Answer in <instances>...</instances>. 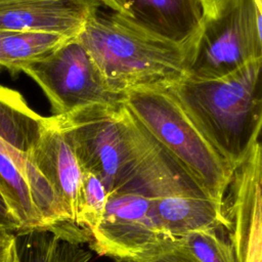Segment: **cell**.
<instances>
[{
    "label": "cell",
    "mask_w": 262,
    "mask_h": 262,
    "mask_svg": "<svg viewBox=\"0 0 262 262\" xmlns=\"http://www.w3.org/2000/svg\"><path fill=\"white\" fill-rule=\"evenodd\" d=\"M0 194L20 223V230L46 227L35 206L27 179L14 163L2 152H0Z\"/></svg>",
    "instance_id": "cell-17"
},
{
    "label": "cell",
    "mask_w": 262,
    "mask_h": 262,
    "mask_svg": "<svg viewBox=\"0 0 262 262\" xmlns=\"http://www.w3.org/2000/svg\"><path fill=\"white\" fill-rule=\"evenodd\" d=\"M0 226L12 229L14 231H19L21 229L20 223L13 216L2 195L0 194Z\"/></svg>",
    "instance_id": "cell-20"
},
{
    "label": "cell",
    "mask_w": 262,
    "mask_h": 262,
    "mask_svg": "<svg viewBox=\"0 0 262 262\" xmlns=\"http://www.w3.org/2000/svg\"><path fill=\"white\" fill-rule=\"evenodd\" d=\"M170 250L184 262H237L228 230L203 227L176 237Z\"/></svg>",
    "instance_id": "cell-16"
},
{
    "label": "cell",
    "mask_w": 262,
    "mask_h": 262,
    "mask_svg": "<svg viewBox=\"0 0 262 262\" xmlns=\"http://www.w3.org/2000/svg\"><path fill=\"white\" fill-rule=\"evenodd\" d=\"M136 175L151 199L161 225L172 237L203 227L229 229L224 204L210 199L157 140Z\"/></svg>",
    "instance_id": "cell-5"
},
{
    "label": "cell",
    "mask_w": 262,
    "mask_h": 262,
    "mask_svg": "<svg viewBox=\"0 0 262 262\" xmlns=\"http://www.w3.org/2000/svg\"><path fill=\"white\" fill-rule=\"evenodd\" d=\"M221 152L239 166L262 121V57L217 78L184 76L166 85Z\"/></svg>",
    "instance_id": "cell-3"
},
{
    "label": "cell",
    "mask_w": 262,
    "mask_h": 262,
    "mask_svg": "<svg viewBox=\"0 0 262 262\" xmlns=\"http://www.w3.org/2000/svg\"><path fill=\"white\" fill-rule=\"evenodd\" d=\"M70 37L42 31H0V71L11 74L24 71L31 63L41 60Z\"/></svg>",
    "instance_id": "cell-15"
},
{
    "label": "cell",
    "mask_w": 262,
    "mask_h": 262,
    "mask_svg": "<svg viewBox=\"0 0 262 262\" xmlns=\"http://www.w3.org/2000/svg\"><path fill=\"white\" fill-rule=\"evenodd\" d=\"M111 1H112V9H113V10H114V9H115V5H114V1H113V0H111Z\"/></svg>",
    "instance_id": "cell-26"
},
{
    "label": "cell",
    "mask_w": 262,
    "mask_h": 262,
    "mask_svg": "<svg viewBox=\"0 0 262 262\" xmlns=\"http://www.w3.org/2000/svg\"><path fill=\"white\" fill-rule=\"evenodd\" d=\"M16 232L0 226V262H18Z\"/></svg>",
    "instance_id": "cell-19"
},
{
    "label": "cell",
    "mask_w": 262,
    "mask_h": 262,
    "mask_svg": "<svg viewBox=\"0 0 262 262\" xmlns=\"http://www.w3.org/2000/svg\"><path fill=\"white\" fill-rule=\"evenodd\" d=\"M104 5H106L107 7H110L112 9V1L111 0H100Z\"/></svg>",
    "instance_id": "cell-25"
},
{
    "label": "cell",
    "mask_w": 262,
    "mask_h": 262,
    "mask_svg": "<svg viewBox=\"0 0 262 262\" xmlns=\"http://www.w3.org/2000/svg\"><path fill=\"white\" fill-rule=\"evenodd\" d=\"M43 90L52 116H63L94 104H118L124 96L106 84L90 53L79 40H67L47 57L24 71Z\"/></svg>",
    "instance_id": "cell-8"
},
{
    "label": "cell",
    "mask_w": 262,
    "mask_h": 262,
    "mask_svg": "<svg viewBox=\"0 0 262 262\" xmlns=\"http://www.w3.org/2000/svg\"><path fill=\"white\" fill-rule=\"evenodd\" d=\"M116 11L149 31L177 43L190 41L199 32L203 8L199 0H113Z\"/></svg>",
    "instance_id": "cell-13"
},
{
    "label": "cell",
    "mask_w": 262,
    "mask_h": 262,
    "mask_svg": "<svg viewBox=\"0 0 262 262\" xmlns=\"http://www.w3.org/2000/svg\"><path fill=\"white\" fill-rule=\"evenodd\" d=\"M174 239L161 225L151 199L135 174L110 193L88 245L100 256L140 261L167 250Z\"/></svg>",
    "instance_id": "cell-6"
},
{
    "label": "cell",
    "mask_w": 262,
    "mask_h": 262,
    "mask_svg": "<svg viewBox=\"0 0 262 262\" xmlns=\"http://www.w3.org/2000/svg\"><path fill=\"white\" fill-rule=\"evenodd\" d=\"M124 103L204 192L224 204L238 166L221 152L179 98L166 85H149L126 92Z\"/></svg>",
    "instance_id": "cell-2"
},
{
    "label": "cell",
    "mask_w": 262,
    "mask_h": 262,
    "mask_svg": "<svg viewBox=\"0 0 262 262\" xmlns=\"http://www.w3.org/2000/svg\"><path fill=\"white\" fill-rule=\"evenodd\" d=\"M53 118L70 138L83 170L96 173L110 193L135 176L156 143L124 101Z\"/></svg>",
    "instance_id": "cell-4"
},
{
    "label": "cell",
    "mask_w": 262,
    "mask_h": 262,
    "mask_svg": "<svg viewBox=\"0 0 262 262\" xmlns=\"http://www.w3.org/2000/svg\"><path fill=\"white\" fill-rule=\"evenodd\" d=\"M254 139L258 144L259 151H260V161H261V169H262V121L259 124L255 134H254Z\"/></svg>",
    "instance_id": "cell-23"
},
{
    "label": "cell",
    "mask_w": 262,
    "mask_h": 262,
    "mask_svg": "<svg viewBox=\"0 0 262 262\" xmlns=\"http://www.w3.org/2000/svg\"><path fill=\"white\" fill-rule=\"evenodd\" d=\"M110 192L102 179L94 172L84 171L78 200L76 224L89 235L100 222Z\"/></svg>",
    "instance_id": "cell-18"
},
{
    "label": "cell",
    "mask_w": 262,
    "mask_h": 262,
    "mask_svg": "<svg viewBox=\"0 0 262 262\" xmlns=\"http://www.w3.org/2000/svg\"><path fill=\"white\" fill-rule=\"evenodd\" d=\"M195 36L186 43H177L119 11L97 9L78 38L108 87L125 95L137 87L167 85L186 76Z\"/></svg>",
    "instance_id": "cell-1"
},
{
    "label": "cell",
    "mask_w": 262,
    "mask_h": 262,
    "mask_svg": "<svg viewBox=\"0 0 262 262\" xmlns=\"http://www.w3.org/2000/svg\"><path fill=\"white\" fill-rule=\"evenodd\" d=\"M199 2L202 5L204 17H214L221 11L227 0H199Z\"/></svg>",
    "instance_id": "cell-22"
},
{
    "label": "cell",
    "mask_w": 262,
    "mask_h": 262,
    "mask_svg": "<svg viewBox=\"0 0 262 262\" xmlns=\"http://www.w3.org/2000/svg\"><path fill=\"white\" fill-rule=\"evenodd\" d=\"M32 165L48 183L68 220L76 224L84 170L70 138L53 116L49 117V124L33 154Z\"/></svg>",
    "instance_id": "cell-12"
},
{
    "label": "cell",
    "mask_w": 262,
    "mask_h": 262,
    "mask_svg": "<svg viewBox=\"0 0 262 262\" xmlns=\"http://www.w3.org/2000/svg\"><path fill=\"white\" fill-rule=\"evenodd\" d=\"M171 247V246H170ZM170 247L155 255L151 256L149 258H146L144 260H140V261H130V260H115V262H184L183 260H181L179 257H177L171 250Z\"/></svg>",
    "instance_id": "cell-21"
},
{
    "label": "cell",
    "mask_w": 262,
    "mask_h": 262,
    "mask_svg": "<svg viewBox=\"0 0 262 262\" xmlns=\"http://www.w3.org/2000/svg\"><path fill=\"white\" fill-rule=\"evenodd\" d=\"M100 0H0V31H42L78 37Z\"/></svg>",
    "instance_id": "cell-11"
},
{
    "label": "cell",
    "mask_w": 262,
    "mask_h": 262,
    "mask_svg": "<svg viewBox=\"0 0 262 262\" xmlns=\"http://www.w3.org/2000/svg\"><path fill=\"white\" fill-rule=\"evenodd\" d=\"M89 241L90 235L75 224L19 230L18 262H89L91 250L83 246Z\"/></svg>",
    "instance_id": "cell-14"
},
{
    "label": "cell",
    "mask_w": 262,
    "mask_h": 262,
    "mask_svg": "<svg viewBox=\"0 0 262 262\" xmlns=\"http://www.w3.org/2000/svg\"><path fill=\"white\" fill-rule=\"evenodd\" d=\"M262 57L255 0H227L214 17H204L191 49L186 76L211 79Z\"/></svg>",
    "instance_id": "cell-7"
},
{
    "label": "cell",
    "mask_w": 262,
    "mask_h": 262,
    "mask_svg": "<svg viewBox=\"0 0 262 262\" xmlns=\"http://www.w3.org/2000/svg\"><path fill=\"white\" fill-rule=\"evenodd\" d=\"M227 192L224 206L236 260L262 262V169L255 139Z\"/></svg>",
    "instance_id": "cell-9"
},
{
    "label": "cell",
    "mask_w": 262,
    "mask_h": 262,
    "mask_svg": "<svg viewBox=\"0 0 262 262\" xmlns=\"http://www.w3.org/2000/svg\"><path fill=\"white\" fill-rule=\"evenodd\" d=\"M49 124V117L33 111L16 90L0 85V152L8 157L28 181L34 199L49 190L43 176L32 165L33 154Z\"/></svg>",
    "instance_id": "cell-10"
},
{
    "label": "cell",
    "mask_w": 262,
    "mask_h": 262,
    "mask_svg": "<svg viewBox=\"0 0 262 262\" xmlns=\"http://www.w3.org/2000/svg\"><path fill=\"white\" fill-rule=\"evenodd\" d=\"M255 2H256V5H257V7H258L259 12H260L261 15H262V0H255Z\"/></svg>",
    "instance_id": "cell-24"
}]
</instances>
